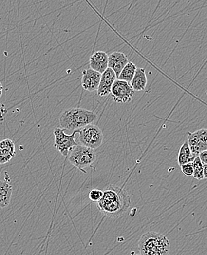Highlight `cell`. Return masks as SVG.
Segmentation results:
<instances>
[{"instance_id":"9","label":"cell","mask_w":207,"mask_h":255,"mask_svg":"<svg viewBox=\"0 0 207 255\" xmlns=\"http://www.w3.org/2000/svg\"><path fill=\"white\" fill-rule=\"evenodd\" d=\"M116 74L112 69L108 67L104 73H102L100 83L97 88V95L100 97H106L111 94L112 86L116 80Z\"/></svg>"},{"instance_id":"3","label":"cell","mask_w":207,"mask_h":255,"mask_svg":"<svg viewBox=\"0 0 207 255\" xmlns=\"http://www.w3.org/2000/svg\"><path fill=\"white\" fill-rule=\"evenodd\" d=\"M138 248L141 255H168L170 245L166 236L149 232L141 236Z\"/></svg>"},{"instance_id":"14","label":"cell","mask_w":207,"mask_h":255,"mask_svg":"<svg viewBox=\"0 0 207 255\" xmlns=\"http://www.w3.org/2000/svg\"><path fill=\"white\" fill-rule=\"evenodd\" d=\"M12 186L8 181H0V209L9 205L12 196Z\"/></svg>"},{"instance_id":"20","label":"cell","mask_w":207,"mask_h":255,"mask_svg":"<svg viewBox=\"0 0 207 255\" xmlns=\"http://www.w3.org/2000/svg\"><path fill=\"white\" fill-rule=\"evenodd\" d=\"M181 170L186 177H192V175H193V164H192V162L185 164V165L181 166Z\"/></svg>"},{"instance_id":"8","label":"cell","mask_w":207,"mask_h":255,"mask_svg":"<svg viewBox=\"0 0 207 255\" xmlns=\"http://www.w3.org/2000/svg\"><path fill=\"white\" fill-rule=\"evenodd\" d=\"M188 142L192 154L198 157L200 153L207 150V129H201L195 132H189Z\"/></svg>"},{"instance_id":"13","label":"cell","mask_w":207,"mask_h":255,"mask_svg":"<svg viewBox=\"0 0 207 255\" xmlns=\"http://www.w3.org/2000/svg\"><path fill=\"white\" fill-rule=\"evenodd\" d=\"M15 154V144L11 139H5L0 142V165L8 163Z\"/></svg>"},{"instance_id":"15","label":"cell","mask_w":207,"mask_h":255,"mask_svg":"<svg viewBox=\"0 0 207 255\" xmlns=\"http://www.w3.org/2000/svg\"><path fill=\"white\" fill-rule=\"evenodd\" d=\"M147 77L145 70L144 68H137L133 79L131 81V85L133 90L136 92L145 90L147 85Z\"/></svg>"},{"instance_id":"2","label":"cell","mask_w":207,"mask_h":255,"mask_svg":"<svg viewBox=\"0 0 207 255\" xmlns=\"http://www.w3.org/2000/svg\"><path fill=\"white\" fill-rule=\"evenodd\" d=\"M97 115L92 111L81 108H73L62 112L59 121L65 130H80L97 120Z\"/></svg>"},{"instance_id":"7","label":"cell","mask_w":207,"mask_h":255,"mask_svg":"<svg viewBox=\"0 0 207 255\" xmlns=\"http://www.w3.org/2000/svg\"><path fill=\"white\" fill-rule=\"evenodd\" d=\"M135 91L130 83L116 79L111 90V95L115 103H127L132 101Z\"/></svg>"},{"instance_id":"22","label":"cell","mask_w":207,"mask_h":255,"mask_svg":"<svg viewBox=\"0 0 207 255\" xmlns=\"http://www.w3.org/2000/svg\"><path fill=\"white\" fill-rule=\"evenodd\" d=\"M204 168V178L207 179V165H203Z\"/></svg>"},{"instance_id":"17","label":"cell","mask_w":207,"mask_h":255,"mask_svg":"<svg viewBox=\"0 0 207 255\" xmlns=\"http://www.w3.org/2000/svg\"><path fill=\"white\" fill-rule=\"evenodd\" d=\"M136 66L132 62H129L126 64V67L123 69L120 76L117 78L118 80H124V81L131 83L133 76H134L135 73H136Z\"/></svg>"},{"instance_id":"18","label":"cell","mask_w":207,"mask_h":255,"mask_svg":"<svg viewBox=\"0 0 207 255\" xmlns=\"http://www.w3.org/2000/svg\"><path fill=\"white\" fill-rule=\"evenodd\" d=\"M192 164H193V175H192L193 178L199 180V181L204 179V168H203V164L199 157H197L194 159Z\"/></svg>"},{"instance_id":"21","label":"cell","mask_w":207,"mask_h":255,"mask_svg":"<svg viewBox=\"0 0 207 255\" xmlns=\"http://www.w3.org/2000/svg\"><path fill=\"white\" fill-rule=\"evenodd\" d=\"M198 157H199L203 165H207V150L200 153Z\"/></svg>"},{"instance_id":"23","label":"cell","mask_w":207,"mask_h":255,"mask_svg":"<svg viewBox=\"0 0 207 255\" xmlns=\"http://www.w3.org/2000/svg\"><path fill=\"white\" fill-rule=\"evenodd\" d=\"M2 92H3V86H2V83L0 81V98L2 97Z\"/></svg>"},{"instance_id":"6","label":"cell","mask_w":207,"mask_h":255,"mask_svg":"<svg viewBox=\"0 0 207 255\" xmlns=\"http://www.w3.org/2000/svg\"><path fill=\"white\" fill-rule=\"evenodd\" d=\"M65 129L56 128L54 129L55 143L54 146L61 155L68 157L70 151L77 146L78 144L75 141V135L78 134L79 130L73 131L72 135H69L64 132Z\"/></svg>"},{"instance_id":"25","label":"cell","mask_w":207,"mask_h":255,"mask_svg":"<svg viewBox=\"0 0 207 255\" xmlns=\"http://www.w3.org/2000/svg\"><path fill=\"white\" fill-rule=\"evenodd\" d=\"M0 112H1V111H0ZM0 117H2V116H1V115H0Z\"/></svg>"},{"instance_id":"11","label":"cell","mask_w":207,"mask_h":255,"mask_svg":"<svg viewBox=\"0 0 207 255\" xmlns=\"http://www.w3.org/2000/svg\"><path fill=\"white\" fill-rule=\"evenodd\" d=\"M129 62V59L126 54L121 52H113L109 56L108 67L114 72L117 78L123 69Z\"/></svg>"},{"instance_id":"1","label":"cell","mask_w":207,"mask_h":255,"mask_svg":"<svg viewBox=\"0 0 207 255\" xmlns=\"http://www.w3.org/2000/svg\"><path fill=\"white\" fill-rule=\"evenodd\" d=\"M132 204L130 196L121 187L109 185L97 202V208L106 217L117 218L123 216Z\"/></svg>"},{"instance_id":"10","label":"cell","mask_w":207,"mask_h":255,"mask_svg":"<svg viewBox=\"0 0 207 255\" xmlns=\"http://www.w3.org/2000/svg\"><path fill=\"white\" fill-rule=\"evenodd\" d=\"M101 74L93 69H86L83 72L82 77V87L88 92L97 90L100 81Z\"/></svg>"},{"instance_id":"16","label":"cell","mask_w":207,"mask_h":255,"mask_svg":"<svg viewBox=\"0 0 207 255\" xmlns=\"http://www.w3.org/2000/svg\"><path fill=\"white\" fill-rule=\"evenodd\" d=\"M196 158L195 156L192 154L190 148H189V144H188V140L182 145L180 149H179V154H178V164L179 166L185 165V164L188 163V162H192L194 159Z\"/></svg>"},{"instance_id":"4","label":"cell","mask_w":207,"mask_h":255,"mask_svg":"<svg viewBox=\"0 0 207 255\" xmlns=\"http://www.w3.org/2000/svg\"><path fill=\"white\" fill-rule=\"evenodd\" d=\"M97 154L95 151L84 145H77L72 150L69 156L70 163L84 174H86L84 168L91 166L95 162Z\"/></svg>"},{"instance_id":"12","label":"cell","mask_w":207,"mask_h":255,"mask_svg":"<svg viewBox=\"0 0 207 255\" xmlns=\"http://www.w3.org/2000/svg\"><path fill=\"white\" fill-rule=\"evenodd\" d=\"M109 56L103 51H96L90 56V67L100 74L104 73L108 68Z\"/></svg>"},{"instance_id":"5","label":"cell","mask_w":207,"mask_h":255,"mask_svg":"<svg viewBox=\"0 0 207 255\" xmlns=\"http://www.w3.org/2000/svg\"><path fill=\"white\" fill-rule=\"evenodd\" d=\"M78 141L82 145L88 148L97 149L103 143V134L97 125L90 124L80 129Z\"/></svg>"},{"instance_id":"19","label":"cell","mask_w":207,"mask_h":255,"mask_svg":"<svg viewBox=\"0 0 207 255\" xmlns=\"http://www.w3.org/2000/svg\"><path fill=\"white\" fill-rule=\"evenodd\" d=\"M103 196V191L100 190H93L90 191V194H89V197L90 199L93 202H98L100 201L102 197Z\"/></svg>"},{"instance_id":"24","label":"cell","mask_w":207,"mask_h":255,"mask_svg":"<svg viewBox=\"0 0 207 255\" xmlns=\"http://www.w3.org/2000/svg\"><path fill=\"white\" fill-rule=\"evenodd\" d=\"M132 255H141L140 254H135L134 252H132Z\"/></svg>"}]
</instances>
